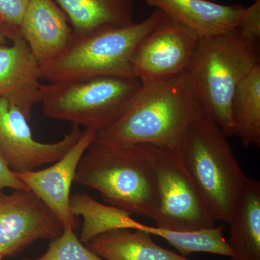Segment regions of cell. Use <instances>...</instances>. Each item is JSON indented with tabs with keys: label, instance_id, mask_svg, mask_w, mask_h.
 <instances>
[{
	"label": "cell",
	"instance_id": "obj_22",
	"mask_svg": "<svg viewBox=\"0 0 260 260\" xmlns=\"http://www.w3.org/2000/svg\"><path fill=\"white\" fill-rule=\"evenodd\" d=\"M236 31L243 40L256 48L260 39V0L244 8L238 20Z\"/></svg>",
	"mask_w": 260,
	"mask_h": 260
},
{
	"label": "cell",
	"instance_id": "obj_23",
	"mask_svg": "<svg viewBox=\"0 0 260 260\" xmlns=\"http://www.w3.org/2000/svg\"><path fill=\"white\" fill-rule=\"evenodd\" d=\"M30 0H0V17L7 27L19 29Z\"/></svg>",
	"mask_w": 260,
	"mask_h": 260
},
{
	"label": "cell",
	"instance_id": "obj_21",
	"mask_svg": "<svg viewBox=\"0 0 260 260\" xmlns=\"http://www.w3.org/2000/svg\"><path fill=\"white\" fill-rule=\"evenodd\" d=\"M23 260H105L83 245L73 229H66L53 239L47 251L37 258Z\"/></svg>",
	"mask_w": 260,
	"mask_h": 260
},
{
	"label": "cell",
	"instance_id": "obj_12",
	"mask_svg": "<svg viewBox=\"0 0 260 260\" xmlns=\"http://www.w3.org/2000/svg\"><path fill=\"white\" fill-rule=\"evenodd\" d=\"M10 46L0 44V98L8 99L30 120L41 101L39 64L18 29L8 34Z\"/></svg>",
	"mask_w": 260,
	"mask_h": 260
},
{
	"label": "cell",
	"instance_id": "obj_5",
	"mask_svg": "<svg viewBox=\"0 0 260 260\" xmlns=\"http://www.w3.org/2000/svg\"><path fill=\"white\" fill-rule=\"evenodd\" d=\"M259 58L251 47L234 31L199 39L185 77L205 115L229 137L234 136L233 98L238 85Z\"/></svg>",
	"mask_w": 260,
	"mask_h": 260
},
{
	"label": "cell",
	"instance_id": "obj_17",
	"mask_svg": "<svg viewBox=\"0 0 260 260\" xmlns=\"http://www.w3.org/2000/svg\"><path fill=\"white\" fill-rule=\"evenodd\" d=\"M231 260H260V181L249 178L229 223Z\"/></svg>",
	"mask_w": 260,
	"mask_h": 260
},
{
	"label": "cell",
	"instance_id": "obj_4",
	"mask_svg": "<svg viewBox=\"0 0 260 260\" xmlns=\"http://www.w3.org/2000/svg\"><path fill=\"white\" fill-rule=\"evenodd\" d=\"M167 19L155 9L139 23L99 29L84 35L74 34L60 55L39 64L41 80L55 83L97 77L135 78L131 64L135 49L143 38Z\"/></svg>",
	"mask_w": 260,
	"mask_h": 260
},
{
	"label": "cell",
	"instance_id": "obj_26",
	"mask_svg": "<svg viewBox=\"0 0 260 260\" xmlns=\"http://www.w3.org/2000/svg\"><path fill=\"white\" fill-rule=\"evenodd\" d=\"M3 257H4V256H3V254H2L1 253H0V260H2V259H3Z\"/></svg>",
	"mask_w": 260,
	"mask_h": 260
},
{
	"label": "cell",
	"instance_id": "obj_6",
	"mask_svg": "<svg viewBox=\"0 0 260 260\" xmlns=\"http://www.w3.org/2000/svg\"><path fill=\"white\" fill-rule=\"evenodd\" d=\"M141 85L116 77L42 84L40 103L47 117L99 133L119 119Z\"/></svg>",
	"mask_w": 260,
	"mask_h": 260
},
{
	"label": "cell",
	"instance_id": "obj_11",
	"mask_svg": "<svg viewBox=\"0 0 260 260\" xmlns=\"http://www.w3.org/2000/svg\"><path fill=\"white\" fill-rule=\"evenodd\" d=\"M96 138L97 132L85 129L76 143L51 167L15 174L54 213L64 230L75 226V216L70 210L72 184L80 160Z\"/></svg>",
	"mask_w": 260,
	"mask_h": 260
},
{
	"label": "cell",
	"instance_id": "obj_3",
	"mask_svg": "<svg viewBox=\"0 0 260 260\" xmlns=\"http://www.w3.org/2000/svg\"><path fill=\"white\" fill-rule=\"evenodd\" d=\"M74 182L99 192L105 203L154 220L158 210L153 164L139 145L96 139L80 160Z\"/></svg>",
	"mask_w": 260,
	"mask_h": 260
},
{
	"label": "cell",
	"instance_id": "obj_14",
	"mask_svg": "<svg viewBox=\"0 0 260 260\" xmlns=\"http://www.w3.org/2000/svg\"><path fill=\"white\" fill-rule=\"evenodd\" d=\"M198 39L234 31L244 7L210 0H141Z\"/></svg>",
	"mask_w": 260,
	"mask_h": 260
},
{
	"label": "cell",
	"instance_id": "obj_25",
	"mask_svg": "<svg viewBox=\"0 0 260 260\" xmlns=\"http://www.w3.org/2000/svg\"><path fill=\"white\" fill-rule=\"evenodd\" d=\"M6 25L4 23L3 19L0 17V44H3L5 43V38H6Z\"/></svg>",
	"mask_w": 260,
	"mask_h": 260
},
{
	"label": "cell",
	"instance_id": "obj_20",
	"mask_svg": "<svg viewBox=\"0 0 260 260\" xmlns=\"http://www.w3.org/2000/svg\"><path fill=\"white\" fill-rule=\"evenodd\" d=\"M225 228L221 224L197 230L172 231L145 225L143 232L164 239L185 257L191 253L204 252L232 258L234 252L224 237Z\"/></svg>",
	"mask_w": 260,
	"mask_h": 260
},
{
	"label": "cell",
	"instance_id": "obj_9",
	"mask_svg": "<svg viewBox=\"0 0 260 260\" xmlns=\"http://www.w3.org/2000/svg\"><path fill=\"white\" fill-rule=\"evenodd\" d=\"M28 121L13 103L0 98V159L15 174L32 172L57 161L83 133L74 125L59 141L41 143L32 137Z\"/></svg>",
	"mask_w": 260,
	"mask_h": 260
},
{
	"label": "cell",
	"instance_id": "obj_7",
	"mask_svg": "<svg viewBox=\"0 0 260 260\" xmlns=\"http://www.w3.org/2000/svg\"><path fill=\"white\" fill-rule=\"evenodd\" d=\"M139 145L153 164L158 205L155 226L172 231L213 227L215 221L191 181L178 150L150 144Z\"/></svg>",
	"mask_w": 260,
	"mask_h": 260
},
{
	"label": "cell",
	"instance_id": "obj_8",
	"mask_svg": "<svg viewBox=\"0 0 260 260\" xmlns=\"http://www.w3.org/2000/svg\"><path fill=\"white\" fill-rule=\"evenodd\" d=\"M198 42L194 34L168 18L137 46L131 61L133 76L143 85L184 76Z\"/></svg>",
	"mask_w": 260,
	"mask_h": 260
},
{
	"label": "cell",
	"instance_id": "obj_1",
	"mask_svg": "<svg viewBox=\"0 0 260 260\" xmlns=\"http://www.w3.org/2000/svg\"><path fill=\"white\" fill-rule=\"evenodd\" d=\"M185 75L142 85L123 114L96 140L121 146L150 144L178 150L188 125L203 114Z\"/></svg>",
	"mask_w": 260,
	"mask_h": 260
},
{
	"label": "cell",
	"instance_id": "obj_2",
	"mask_svg": "<svg viewBox=\"0 0 260 260\" xmlns=\"http://www.w3.org/2000/svg\"><path fill=\"white\" fill-rule=\"evenodd\" d=\"M227 138L203 112L186 127L178 149L210 216L224 223L230 221L249 179Z\"/></svg>",
	"mask_w": 260,
	"mask_h": 260
},
{
	"label": "cell",
	"instance_id": "obj_13",
	"mask_svg": "<svg viewBox=\"0 0 260 260\" xmlns=\"http://www.w3.org/2000/svg\"><path fill=\"white\" fill-rule=\"evenodd\" d=\"M54 0H30L19 32L39 64L55 59L69 45L74 32Z\"/></svg>",
	"mask_w": 260,
	"mask_h": 260
},
{
	"label": "cell",
	"instance_id": "obj_10",
	"mask_svg": "<svg viewBox=\"0 0 260 260\" xmlns=\"http://www.w3.org/2000/svg\"><path fill=\"white\" fill-rule=\"evenodd\" d=\"M64 232L47 205L30 190L7 194L0 189V253L15 256L39 240H53Z\"/></svg>",
	"mask_w": 260,
	"mask_h": 260
},
{
	"label": "cell",
	"instance_id": "obj_15",
	"mask_svg": "<svg viewBox=\"0 0 260 260\" xmlns=\"http://www.w3.org/2000/svg\"><path fill=\"white\" fill-rule=\"evenodd\" d=\"M71 23L75 35L135 23L134 0H54Z\"/></svg>",
	"mask_w": 260,
	"mask_h": 260
},
{
	"label": "cell",
	"instance_id": "obj_16",
	"mask_svg": "<svg viewBox=\"0 0 260 260\" xmlns=\"http://www.w3.org/2000/svg\"><path fill=\"white\" fill-rule=\"evenodd\" d=\"M148 233L118 229L88 242V249L105 260H191L158 245Z\"/></svg>",
	"mask_w": 260,
	"mask_h": 260
},
{
	"label": "cell",
	"instance_id": "obj_19",
	"mask_svg": "<svg viewBox=\"0 0 260 260\" xmlns=\"http://www.w3.org/2000/svg\"><path fill=\"white\" fill-rule=\"evenodd\" d=\"M234 136L245 148L260 146V64L238 85L232 104Z\"/></svg>",
	"mask_w": 260,
	"mask_h": 260
},
{
	"label": "cell",
	"instance_id": "obj_24",
	"mask_svg": "<svg viewBox=\"0 0 260 260\" xmlns=\"http://www.w3.org/2000/svg\"><path fill=\"white\" fill-rule=\"evenodd\" d=\"M13 189L14 190H29L28 187L17 177L15 173L12 172L0 159V189Z\"/></svg>",
	"mask_w": 260,
	"mask_h": 260
},
{
	"label": "cell",
	"instance_id": "obj_27",
	"mask_svg": "<svg viewBox=\"0 0 260 260\" xmlns=\"http://www.w3.org/2000/svg\"><path fill=\"white\" fill-rule=\"evenodd\" d=\"M210 1L215 2V3H217V2L220 1V0H210Z\"/></svg>",
	"mask_w": 260,
	"mask_h": 260
},
{
	"label": "cell",
	"instance_id": "obj_18",
	"mask_svg": "<svg viewBox=\"0 0 260 260\" xmlns=\"http://www.w3.org/2000/svg\"><path fill=\"white\" fill-rule=\"evenodd\" d=\"M70 210L83 222L80 240L88 244L94 238L118 229L143 231L146 224L137 221L133 214L107 203H99L85 193H76L70 198Z\"/></svg>",
	"mask_w": 260,
	"mask_h": 260
}]
</instances>
